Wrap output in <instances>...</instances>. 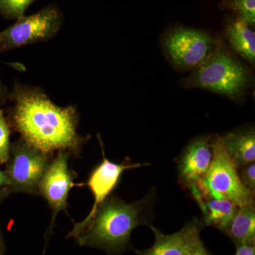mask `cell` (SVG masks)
Wrapping results in <instances>:
<instances>
[{"instance_id": "obj_18", "label": "cell", "mask_w": 255, "mask_h": 255, "mask_svg": "<svg viewBox=\"0 0 255 255\" xmlns=\"http://www.w3.org/2000/svg\"><path fill=\"white\" fill-rule=\"evenodd\" d=\"M10 130L9 122L0 109V164L6 163L9 159Z\"/></svg>"}, {"instance_id": "obj_13", "label": "cell", "mask_w": 255, "mask_h": 255, "mask_svg": "<svg viewBox=\"0 0 255 255\" xmlns=\"http://www.w3.org/2000/svg\"><path fill=\"white\" fill-rule=\"evenodd\" d=\"M221 142L236 168L255 161V131L246 127L221 135Z\"/></svg>"}, {"instance_id": "obj_20", "label": "cell", "mask_w": 255, "mask_h": 255, "mask_svg": "<svg viewBox=\"0 0 255 255\" xmlns=\"http://www.w3.org/2000/svg\"><path fill=\"white\" fill-rule=\"evenodd\" d=\"M189 255H212L204 246L202 240L199 238L196 242Z\"/></svg>"}, {"instance_id": "obj_21", "label": "cell", "mask_w": 255, "mask_h": 255, "mask_svg": "<svg viewBox=\"0 0 255 255\" xmlns=\"http://www.w3.org/2000/svg\"><path fill=\"white\" fill-rule=\"evenodd\" d=\"M234 255H255V245H242L237 246Z\"/></svg>"}, {"instance_id": "obj_11", "label": "cell", "mask_w": 255, "mask_h": 255, "mask_svg": "<svg viewBox=\"0 0 255 255\" xmlns=\"http://www.w3.org/2000/svg\"><path fill=\"white\" fill-rule=\"evenodd\" d=\"M149 227L155 235V243L148 249L137 251V255H189L201 238L203 225L198 220L190 221L180 231L172 234H164L152 225Z\"/></svg>"}, {"instance_id": "obj_3", "label": "cell", "mask_w": 255, "mask_h": 255, "mask_svg": "<svg viewBox=\"0 0 255 255\" xmlns=\"http://www.w3.org/2000/svg\"><path fill=\"white\" fill-rule=\"evenodd\" d=\"M251 75L237 57L222 44H216L212 53L192 74L183 79L186 88H201L238 101L246 95Z\"/></svg>"}, {"instance_id": "obj_7", "label": "cell", "mask_w": 255, "mask_h": 255, "mask_svg": "<svg viewBox=\"0 0 255 255\" xmlns=\"http://www.w3.org/2000/svg\"><path fill=\"white\" fill-rule=\"evenodd\" d=\"M162 44L169 60L177 68L194 70L207 59L217 43L205 31L178 27L165 35Z\"/></svg>"}, {"instance_id": "obj_22", "label": "cell", "mask_w": 255, "mask_h": 255, "mask_svg": "<svg viewBox=\"0 0 255 255\" xmlns=\"http://www.w3.org/2000/svg\"><path fill=\"white\" fill-rule=\"evenodd\" d=\"M9 91L0 80V105H4L9 98Z\"/></svg>"}, {"instance_id": "obj_4", "label": "cell", "mask_w": 255, "mask_h": 255, "mask_svg": "<svg viewBox=\"0 0 255 255\" xmlns=\"http://www.w3.org/2000/svg\"><path fill=\"white\" fill-rule=\"evenodd\" d=\"M212 147L214 157L209 170L196 184L200 195L226 199L238 207L255 204V193L242 184L237 168L223 148L221 135H213Z\"/></svg>"}, {"instance_id": "obj_23", "label": "cell", "mask_w": 255, "mask_h": 255, "mask_svg": "<svg viewBox=\"0 0 255 255\" xmlns=\"http://www.w3.org/2000/svg\"><path fill=\"white\" fill-rule=\"evenodd\" d=\"M8 186H9V180H8L6 172L0 168V188L8 187Z\"/></svg>"}, {"instance_id": "obj_16", "label": "cell", "mask_w": 255, "mask_h": 255, "mask_svg": "<svg viewBox=\"0 0 255 255\" xmlns=\"http://www.w3.org/2000/svg\"><path fill=\"white\" fill-rule=\"evenodd\" d=\"M222 6L236 13L238 19L251 26L255 23V0H223Z\"/></svg>"}, {"instance_id": "obj_8", "label": "cell", "mask_w": 255, "mask_h": 255, "mask_svg": "<svg viewBox=\"0 0 255 255\" xmlns=\"http://www.w3.org/2000/svg\"><path fill=\"white\" fill-rule=\"evenodd\" d=\"M100 141L103 159L93 169L86 183V185L90 189L94 196L95 202L87 217L81 222L75 223L73 230L69 233L68 238L75 237V235L81 231L85 225L92 219L99 206L107 198L110 197L112 191L117 187L125 171L150 165L148 163H131L129 159H125L122 163H116L109 160L106 157L103 144L101 139Z\"/></svg>"}, {"instance_id": "obj_9", "label": "cell", "mask_w": 255, "mask_h": 255, "mask_svg": "<svg viewBox=\"0 0 255 255\" xmlns=\"http://www.w3.org/2000/svg\"><path fill=\"white\" fill-rule=\"evenodd\" d=\"M70 155L68 151L58 152L50 161L38 187V193L46 199L53 212L52 223L58 213L66 211L69 193L75 186L76 176L68 164Z\"/></svg>"}, {"instance_id": "obj_24", "label": "cell", "mask_w": 255, "mask_h": 255, "mask_svg": "<svg viewBox=\"0 0 255 255\" xmlns=\"http://www.w3.org/2000/svg\"><path fill=\"white\" fill-rule=\"evenodd\" d=\"M2 240H1V234H0V255H2Z\"/></svg>"}, {"instance_id": "obj_15", "label": "cell", "mask_w": 255, "mask_h": 255, "mask_svg": "<svg viewBox=\"0 0 255 255\" xmlns=\"http://www.w3.org/2000/svg\"><path fill=\"white\" fill-rule=\"evenodd\" d=\"M236 247L255 245V204L238 207L226 234Z\"/></svg>"}, {"instance_id": "obj_19", "label": "cell", "mask_w": 255, "mask_h": 255, "mask_svg": "<svg viewBox=\"0 0 255 255\" xmlns=\"http://www.w3.org/2000/svg\"><path fill=\"white\" fill-rule=\"evenodd\" d=\"M238 177L242 184L249 189L255 192V162L246 164L237 168Z\"/></svg>"}, {"instance_id": "obj_12", "label": "cell", "mask_w": 255, "mask_h": 255, "mask_svg": "<svg viewBox=\"0 0 255 255\" xmlns=\"http://www.w3.org/2000/svg\"><path fill=\"white\" fill-rule=\"evenodd\" d=\"M202 211L203 226L212 227L226 234L233 218L237 214L238 206L226 199L202 197L199 191L191 193Z\"/></svg>"}, {"instance_id": "obj_14", "label": "cell", "mask_w": 255, "mask_h": 255, "mask_svg": "<svg viewBox=\"0 0 255 255\" xmlns=\"http://www.w3.org/2000/svg\"><path fill=\"white\" fill-rule=\"evenodd\" d=\"M251 27L248 23L236 18L228 23L226 36L232 49L254 65L255 33Z\"/></svg>"}, {"instance_id": "obj_2", "label": "cell", "mask_w": 255, "mask_h": 255, "mask_svg": "<svg viewBox=\"0 0 255 255\" xmlns=\"http://www.w3.org/2000/svg\"><path fill=\"white\" fill-rule=\"evenodd\" d=\"M151 197L127 203L117 196H110L96 211L92 219L75 238L80 246L98 248L110 255H119L128 249L134 230L150 226L145 210Z\"/></svg>"}, {"instance_id": "obj_17", "label": "cell", "mask_w": 255, "mask_h": 255, "mask_svg": "<svg viewBox=\"0 0 255 255\" xmlns=\"http://www.w3.org/2000/svg\"><path fill=\"white\" fill-rule=\"evenodd\" d=\"M36 0H0V14L7 19L17 20L25 16L28 6Z\"/></svg>"}, {"instance_id": "obj_5", "label": "cell", "mask_w": 255, "mask_h": 255, "mask_svg": "<svg viewBox=\"0 0 255 255\" xmlns=\"http://www.w3.org/2000/svg\"><path fill=\"white\" fill-rule=\"evenodd\" d=\"M63 23V14L58 6L46 5L38 12L23 16L0 31V53L52 39Z\"/></svg>"}, {"instance_id": "obj_6", "label": "cell", "mask_w": 255, "mask_h": 255, "mask_svg": "<svg viewBox=\"0 0 255 255\" xmlns=\"http://www.w3.org/2000/svg\"><path fill=\"white\" fill-rule=\"evenodd\" d=\"M52 155H48L20 139L11 144L6 167L8 187L15 192L35 194Z\"/></svg>"}, {"instance_id": "obj_1", "label": "cell", "mask_w": 255, "mask_h": 255, "mask_svg": "<svg viewBox=\"0 0 255 255\" xmlns=\"http://www.w3.org/2000/svg\"><path fill=\"white\" fill-rule=\"evenodd\" d=\"M8 100L12 102L6 118L10 128L41 152L76 154L87 141L78 133L79 115L74 106L56 105L41 89L19 82L9 91Z\"/></svg>"}, {"instance_id": "obj_10", "label": "cell", "mask_w": 255, "mask_h": 255, "mask_svg": "<svg viewBox=\"0 0 255 255\" xmlns=\"http://www.w3.org/2000/svg\"><path fill=\"white\" fill-rule=\"evenodd\" d=\"M213 135L196 137L186 146L179 156L178 177L181 185L186 189L196 184L209 170L214 157Z\"/></svg>"}]
</instances>
